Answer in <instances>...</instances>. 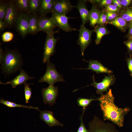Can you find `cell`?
<instances>
[{
    "label": "cell",
    "mask_w": 132,
    "mask_h": 132,
    "mask_svg": "<svg viewBox=\"0 0 132 132\" xmlns=\"http://www.w3.org/2000/svg\"><path fill=\"white\" fill-rule=\"evenodd\" d=\"M52 17L60 29L67 32L76 30L71 27L68 23V20L70 17L66 15L59 14L54 11H52Z\"/></svg>",
    "instance_id": "12"
},
{
    "label": "cell",
    "mask_w": 132,
    "mask_h": 132,
    "mask_svg": "<svg viewBox=\"0 0 132 132\" xmlns=\"http://www.w3.org/2000/svg\"><path fill=\"white\" fill-rule=\"evenodd\" d=\"M82 115L79 118L80 120V124L77 132H88V130H87L86 128L83 121V116L85 110L82 109Z\"/></svg>",
    "instance_id": "31"
},
{
    "label": "cell",
    "mask_w": 132,
    "mask_h": 132,
    "mask_svg": "<svg viewBox=\"0 0 132 132\" xmlns=\"http://www.w3.org/2000/svg\"><path fill=\"white\" fill-rule=\"evenodd\" d=\"M38 26L39 32L42 31L47 35L54 34L55 33L54 29L58 27L52 17L49 18L46 15H40Z\"/></svg>",
    "instance_id": "10"
},
{
    "label": "cell",
    "mask_w": 132,
    "mask_h": 132,
    "mask_svg": "<svg viewBox=\"0 0 132 132\" xmlns=\"http://www.w3.org/2000/svg\"><path fill=\"white\" fill-rule=\"evenodd\" d=\"M104 10L106 11L114 12H121L120 9L112 4H111L105 7Z\"/></svg>",
    "instance_id": "32"
},
{
    "label": "cell",
    "mask_w": 132,
    "mask_h": 132,
    "mask_svg": "<svg viewBox=\"0 0 132 132\" xmlns=\"http://www.w3.org/2000/svg\"><path fill=\"white\" fill-rule=\"evenodd\" d=\"M128 39L132 40V36L131 37H130V38H129V39Z\"/></svg>",
    "instance_id": "42"
},
{
    "label": "cell",
    "mask_w": 132,
    "mask_h": 132,
    "mask_svg": "<svg viewBox=\"0 0 132 132\" xmlns=\"http://www.w3.org/2000/svg\"><path fill=\"white\" fill-rule=\"evenodd\" d=\"M13 34L9 32H6L4 33L2 35V39L4 42H7L12 40L13 38Z\"/></svg>",
    "instance_id": "30"
},
{
    "label": "cell",
    "mask_w": 132,
    "mask_h": 132,
    "mask_svg": "<svg viewBox=\"0 0 132 132\" xmlns=\"http://www.w3.org/2000/svg\"><path fill=\"white\" fill-rule=\"evenodd\" d=\"M20 70L19 74L12 80L5 83H3L0 81V84L4 85L10 84L13 88H15L18 85L26 83L28 80L34 78L33 77L29 76L23 70L21 69Z\"/></svg>",
    "instance_id": "14"
},
{
    "label": "cell",
    "mask_w": 132,
    "mask_h": 132,
    "mask_svg": "<svg viewBox=\"0 0 132 132\" xmlns=\"http://www.w3.org/2000/svg\"><path fill=\"white\" fill-rule=\"evenodd\" d=\"M112 4H113L115 6L119 9L120 10L122 8L118 4L115 0H112Z\"/></svg>",
    "instance_id": "40"
},
{
    "label": "cell",
    "mask_w": 132,
    "mask_h": 132,
    "mask_svg": "<svg viewBox=\"0 0 132 132\" xmlns=\"http://www.w3.org/2000/svg\"><path fill=\"white\" fill-rule=\"evenodd\" d=\"M98 98L103 120L110 121L119 127L123 126L124 117L130 110V109L128 107L120 108L115 105L111 89Z\"/></svg>",
    "instance_id": "1"
},
{
    "label": "cell",
    "mask_w": 132,
    "mask_h": 132,
    "mask_svg": "<svg viewBox=\"0 0 132 132\" xmlns=\"http://www.w3.org/2000/svg\"><path fill=\"white\" fill-rule=\"evenodd\" d=\"M0 103L9 108H14L16 107L23 108H27L29 109H34L36 110H40L38 107H33L31 106H27L23 105H21L9 101L4 100L3 98L0 99Z\"/></svg>",
    "instance_id": "22"
},
{
    "label": "cell",
    "mask_w": 132,
    "mask_h": 132,
    "mask_svg": "<svg viewBox=\"0 0 132 132\" xmlns=\"http://www.w3.org/2000/svg\"><path fill=\"white\" fill-rule=\"evenodd\" d=\"M106 12L107 16V23L108 22L114 20L119 15L116 12Z\"/></svg>",
    "instance_id": "33"
},
{
    "label": "cell",
    "mask_w": 132,
    "mask_h": 132,
    "mask_svg": "<svg viewBox=\"0 0 132 132\" xmlns=\"http://www.w3.org/2000/svg\"><path fill=\"white\" fill-rule=\"evenodd\" d=\"M126 61H127L128 68L131 77H132V56L130 55L129 57H127Z\"/></svg>",
    "instance_id": "35"
},
{
    "label": "cell",
    "mask_w": 132,
    "mask_h": 132,
    "mask_svg": "<svg viewBox=\"0 0 132 132\" xmlns=\"http://www.w3.org/2000/svg\"><path fill=\"white\" fill-rule=\"evenodd\" d=\"M40 15L37 13L31 14L29 21V33L34 35L39 32L38 22Z\"/></svg>",
    "instance_id": "19"
},
{
    "label": "cell",
    "mask_w": 132,
    "mask_h": 132,
    "mask_svg": "<svg viewBox=\"0 0 132 132\" xmlns=\"http://www.w3.org/2000/svg\"><path fill=\"white\" fill-rule=\"evenodd\" d=\"M86 1L85 0H78L75 7L79 11L82 20V24L84 25L89 20V11L86 5Z\"/></svg>",
    "instance_id": "17"
},
{
    "label": "cell",
    "mask_w": 132,
    "mask_h": 132,
    "mask_svg": "<svg viewBox=\"0 0 132 132\" xmlns=\"http://www.w3.org/2000/svg\"><path fill=\"white\" fill-rule=\"evenodd\" d=\"M123 43L128 49V53L130 55L132 54V40L128 39Z\"/></svg>",
    "instance_id": "34"
},
{
    "label": "cell",
    "mask_w": 132,
    "mask_h": 132,
    "mask_svg": "<svg viewBox=\"0 0 132 132\" xmlns=\"http://www.w3.org/2000/svg\"><path fill=\"white\" fill-rule=\"evenodd\" d=\"M32 83L27 84L24 85V92L25 99V102L27 103L29 101L32 96L31 88L29 87L30 85Z\"/></svg>",
    "instance_id": "28"
},
{
    "label": "cell",
    "mask_w": 132,
    "mask_h": 132,
    "mask_svg": "<svg viewBox=\"0 0 132 132\" xmlns=\"http://www.w3.org/2000/svg\"><path fill=\"white\" fill-rule=\"evenodd\" d=\"M40 118L49 126H58L62 127L64 125L59 122L55 117L53 112L47 110L40 111Z\"/></svg>",
    "instance_id": "15"
},
{
    "label": "cell",
    "mask_w": 132,
    "mask_h": 132,
    "mask_svg": "<svg viewBox=\"0 0 132 132\" xmlns=\"http://www.w3.org/2000/svg\"><path fill=\"white\" fill-rule=\"evenodd\" d=\"M19 13L15 0H9L8 10L3 20L6 27L11 28L15 26Z\"/></svg>",
    "instance_id": "5"
},
{
    "label": "cell",
    "mask_w": 132,
    "mask_h": 132,
    "mask_svg": "<svg viewBox=\"0 0 132 132\" xmlns=\"http://www.w3.org/2000/svg\"><path fill=\"white\" fill-rule=\"evenodd\" d=\"M53 0H40V4L39 11H41L45 8Z\"/></svg>",
    "instance_id": "37"
},
{
    "label": "cell",
    "mask_w": 132,
    "mask_h": 132,
    "mask_svg": "<svg viewBox=\"0 0 132 132\" xmlns=\"http://www.w3.org/2000/svg\"><path fill=\"white\" fill-rule=\"evenodd\" d=\"M16 3L20 13H29V0H16Z\"/></svg>",
    "instance_id": "23"
},
{
    "label": "cell",
    "mask_w": 132,
    "mask_h": 132,
    "mask_svg": "<svg viewBox=\"0 0 132 132\" xmlns=\"http://www.w3.org/2000/svg\"><path fill=\"white\" fill-rule=\"evenodd\" d=\"M106 24H107L106 13L104 9H102L100 11V13L97 24L104 25Z\"/></svg>",
    "instance_id": "29"
},
{
    "label": "cell",
    "mask_w": 132,
    "mask_h": 132,
    "mask_svg": "<svg viewBox=\"0 0 132 132\" xmlns=\"http://www.w3.org/2000/svg\"><path fill=\"white\" fill-rule=\"evenodd\" d=\"M119 5L122 8L121 5V0H115Z\"/></svg>",
    "instance_id": "41"
},
{
    "label": "cell",
    "mask_w": 132,
    "mask_h": 132,
    "mask_svg": "<svg viewBox=\"0 0 132 132\" xmlns=\"http://www.w3.org/2000/svg\"><path fill=\"white\" fill-rule=\"evenodd\" d=\"M94 75L93 78V82L89 85L93 86L96 89V92L97 94H103V92H107L109 89L110 86L112 85L114 83L116 78L114 75L108 74L107 76H105V77L102 79L100 82H96L94 79Z\"/></svg>",
    "instance_id": "9"
},
{
    "label": "cell",
    "mask_w": 132,
    "mask_h": 132,
    "mask_svg": "<svg viewBox=\"0 0 132 132\" xmlns=\"http://www.w3.org/2000/svg\"><path fill=\"white\" fill-rule=\"evenodd\" d=\"M119 15L127 22L130 23L132 22V7L122 10Z\"/></svg>",
    "instance_id": "25"
},
{
    "label": "cell",
    "mask_w": 132,
    "mask_h": 132,
    "mask_svg": "<svg viewBox=\"0 0 132 132\" xmlns=\"http://www.w3.org/2000/svg\"><path fill=\"white\" fill-rule=\"evenodd\" d=\"M0 60L4 73L11 74L21 69L22 60L20 54L16 50H7L4 52L0 47Z\"/></svg>",
    "instance_id": "2"
},
{
    "label": "cell",
    "mask_w": 132,
    "mask_h": 132,
    "mask_svg": "<svg viewBox=\"0 0 132 132\" xmlns=\"http://www.w3.org/2000/svg\"><path fill=\"white\" fill-rule=\"evenodd\" d=\"M59 38H55L54 34H47L44 45L42 59L43 64L49 61L50 57L55 53L56 44Z\"/></svg>",
    "instance_id": "8"
},
{
    "label": "cell",
    "mask_w": 132,
    "mask_h": 132,
    "mask_svg": "<svg viewBox=\"0 0 132 132\" xmlns=\"http://www.w3.org/2000/svg\"><path fill=\"white\" fill-rule=\"evenodd\" d=\"M46 72L39 79V82H46L49 85H53L58 82H64V80L62 75L59 73L56 70L55 65L50 61L47 62Z\"/></svg>",
    "instance_id": "3"
},
{
    "label": "cell",
    "mask_w": 132,
    "mask_h": 132,
    "mask_svg": "<svg viewBox=\"0 0 132 132\" xmlns=\"http://www.w3.org/2000/svg\"><path fill=\"white\" fill-rule=\"evenodd\" d=\"M99 98L86 99L82 98H79L77 100V102L78 106L82 107L83 109L86 110V107L90 105L91 102L94 100L98 101Z\"/></svg>",
    "instance_id": "26"
},
{
    "label": "cell",
    "mask_w": 132,
    "mask_h": 132,
    "mask_svg": "<svg viewBox=\"0 0 132 132\" xmlns=\"http://www.w3.org/2000/svg\"><path fill=\"white\" fill-rule=\"evenodd\" d=\"M74 7L69 0H54L52 11L61 14L66 15Z\"/></svg>",
    "instance_id": "13"
},
{
    "label": "cell",
    "mask_w": 132,
    "mask_h": 132,
    "mask_svg": "<svg viewBox=\"0 0 132 132\" xmlns=\"http://www.w3.org/2000/svg\"><path fill=\"white\" fill-rule=\"evenodd\" d=\"M58 89L57 87L49 85L48 87L42 89L43 101L45 104H48L51 106L55 103L58 93Z\"/></svg>",
    "instance_id": "11"
},
{
    "label": "cell",
    "mask_w": 132,
    "mask_h": 132,
    "mask_svg": "<svg viewBox=\"0 0 132 132\" xmlns=\"http://www.w3.org/2000/svg\"><path fill=\"white\" fill-rule=\"evenodd\" d=\"M121 3L123 9H125L132 5V0H121Z\"/></svg>",
    "instance_id": "36"
},
{
    "label": "cell",
    "mask_w": 132,
    "mask_h": 132,
    "mask_svg": "<svg viewBox=\"0 0 132 132\" xmlns=\"http://www.w3.org/2000/svg\"><path fill=\"white\" fill-rule=\"evenodd\" d=\"M40 0H29V12L30 14L39 12Z\"/></svg>",
    "instance_id": "24"
},
{
    "label": "cell",
    "mask_w": 132,
    "mask_h": 132,
    "mask_svg": "<svg viewBox=\"0 0 132 132\" xmlns=\"http://www.w3.org/2000/svg\"><path fill=\"white\" fill-rule=\"evenodd\" d=\"M9 2V0H0V20L3 21L8 10Z\"/></svg>",
    "instance_id": "27"
},
{
    "label": "cell",
    "mask_w": 132,
    "mask_h": 132,
    "mask_svg": "<svg viewBox=\"0 0 132 132\" xmlns=\"http://www.w3.org/2000/svg\"><path fill=\"white\" fill-rule=\"evenodd\" d=\"M107 24L112 25L122 32H125L128 29L129 23L121 17L120 15L114 20L108 22Z\"/></svg>",
    "instance_id": "20"
},
{
    "label": "cell",
    "mask_w": 132,
    "mask_h": 132,
    "mask_svg": "<svg viewBox=\"0 0 132 132\" xmlns=\"http://www.w3.org/2000/svg\"><path fill=\"white\" fill-rule=\"evenodd\" d=\"M30 14L29 13H19L15 27L22 37H25L29 33V21Z\"/></svg>",
    "instance_id": "6"
},
{
    "label": "cell",
    "mask_w": 132,
    "mask_h": 132,
    "mask_svg": "<svg viewBox=\"0 0 132 132\" xmlns=\"http://www.w3.org/2000/svg\"><path fill=\"white\" fill-rule=\"evenodd\" d=\"M88 125V132H119L112 124L105 122L96 116Z\"/></svg>",
    "instance_id": "4"
},
{
    "label": "cell",
    "mask_w": 132,
    "mask_h": 132,
    "mask_svg": "<svg viewBox=\"0 0 132 132\" xmlns=\"http://www.w3.org/2000/svg\"><path fill=\"white\" fill-rule=\"evenodd\" d=\"M96 34V38L95 40L96 44H99L102 37L105 35L109 34L110 32L104 25L98 24L93 29Z\"/></svg>",
    "instance_id": "21"
},
{
    "label": "cell",
    "mask_w": 132,
    "mask_h": 132,
    "mask_svg": "<svg viewBox=\"0 0 132 132\" xmlns=\"http://www.w3.org/2000/svg\"><path fill=\"white\" fill-rule=\"evenodd\" d=\"M91 9L89 11V20L90 25L95 27L97 24L100 13V11L98 7V4L92 3Z\"/></svg>",
    "instance_id": "18"
},
{
    "label": "cell",
    "mask_w": 132,
    "mask_h": 132,
    "mask_svg": "<svg viewBox=\"0 0 132 132\" xmlns=\"http://www.w3.org/2000/svg\"><path fill=\"white\" fill-rule=\"evenodd\" d=\"M94 32V29L89 30L86 28L84 25L82 24L80 25L77 43L80 46L82 56H84L85 49L91 42V36Z\"/></svg>",
    "instance_id": "7"
},
{
    "label": "cell",
    "mask_w": 132,
    "mask_h": 132,
    "mask_svg": "<svg viewBox=\"0 0 132 132\" xmlns=\"http://www.w3.org/2000/svg\"><path fill=\"white\" fill-rule=\"evenodd\" d=\"M129 31L125 37L128 39L132 36V22L129 23Z\"/></svg>",
    "instance_id": "38"
},
{
    "label": "cell",
    "mask_w": 132,
    "mask_h": 132,
    "mask_svg": "<svg viewBox=\"0 0 132 132\" xmlns=\"http://www.w3.org/2000/svg\"><path fill=\"white\" fill-rule=\"evenodd\" d=\"M6 27L5 24L2 20H0V31H3Z\"/></svg>",
    "instance_id": "39"
},
{
    "label": "cell",
    "mask_w": 132,
    "mask_h": 132,
    "mask_svg": "<svg viewBox=\"0 0 132 132\" xmlns=\"http://www.w3.org/2000/svg\"><path fill=\"white\" fill-rule=\"evenodd\" d=\"M89 63L88 67L84 69L91 70L97 74L105 73L110 74L113 73L112 71L104 66L100 62L97 60H90Z\"/></svg>",
    "instance_id": "16"
}]
</instances>
